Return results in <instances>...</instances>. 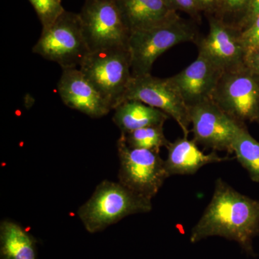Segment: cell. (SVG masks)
Returning <instances> with one entry per match:
<instances>
[{
	"label": "cell",
	"instance_id": "25",
	"mask_svg": "<svg viewBox=\"0 0 259 259\" xmlns=\"http://www.w3.org/2000/svg\"><path fill=\"white\" fill-rule=\"evenodd\" d=\"M199 11L207 17L214 16L218 9V0H195Z\"/></svg>",
	"mask_w": 259,
	"mask_h": 259
},
{
	"label": "cell",
	"instance_id": "2",
	"mask_svg": "<svg viewBox=\"0 0 259 259\" xmlns=\"http://www.w3.org/2000/svg\"><path fill=\"white\" fill-rule=\"evenodd\" d=\"M151 200L119 182L104 180L78 209L77 215L87 231L97 233L127 216L151 212Z\"/></svg>",
	"mask_w": 259,
	"mask_h": 259
},
{
	"label": "cell",
	"instance_id": "9",
	"mask_svg": "<svg viewBox=\"0 0 259 259\" xmlns=\"http://www.w3.org/2000/svg\"><path fill=\"white\" fill-rule=\"evenodd\" d=\"M127 100H137L171 116L182 129L184 137L188 138L191 126L189 107L168 78L161 79L151 74L133 76L121 103Z\"/></svg>",
	"mask_w": 259,
	"mask_h": 259
},
{
	"label": "cell",
	"instance_id": "8",
	"mask_svg": "<svg viewBox=\"0 0 259 259\" xmlns=\"http://www.w3.org/2000/svg\"><path fill=\"white\" fill-rule=\"evenodd\" d=\"M79 15L90 52L127 47L131 32L114 0H85Z\"/></svg>",
	"mask_w": 259,
	"mask_h": 259
},
{
	"label": "cell",
	"instance_id": "10",
	"mask_svg": "<svg viewBox=\"0 0 259 259\" xmlns=\"http://www.w3.org/2000/svg\"><path fill=\"white\" fill-rule=\"evenodd\" d=\"M194 141L213 151L233 153V144L241 126L211 100L189 106Z\"/></svg>",
	"mask_w": 259,
	"mask_h": 259
},
{
	"label": "cell",
	"instance_id": "17",
	"mask_svg": "<svg viewBox=\"0 0 259 259\" xmlns=\"http://www.w3.org/2000/svg\"><path fill=\"white\" fill-rule=\"evenodd\" d=\"M37 240L20 224L0 223V259H37Z\"/></svg>",
	"mask_w": 259,
	"mask_h": 259
},
{
	"label": "cell",
	"instance_id": "21",
	"mask_svg": "<svg viewBox=\"0 0 259 259\" xmlns=\"http://www.w3.org/2000/svg\"><path fill=\"white\" fill-rule=\"evenodd\" d=\"M35 10L42 29L52 25L65 11L62 0H29Z\"/></svg>",
	"mask_w": 259,
	"mask_h": 259
},
{
	"label": "cell",
	"instance_id": "22",
	"mask_svg": "<svg viewBox=\"0 0 259 259\" xmlns=\"http://www.w3.org/2000/svg\"><path fill=\"white\" fill-rule=\"evenodd\" d=\"M245 54L259 47V15L248 28L240 32Z\"/></svg>",
	"mask_w": 259,
	"mask_h": 259
},
{
	"label": "cell",
	"instance_id": "11",
	"mask_svg": "<svg viewBox=\"0 0 259 259\" xmlns=\"http://www.w3.org/2000/svg\"><path fill=\"white\" fill-rule=\"evenodd\" d=\"M207 18L209 32L197 42L198 54L223 72L245 65V50L240 37L241 31L215 17Z\"/></svg>",
	"mask_w": 259,
	"mask_h": 259
},
{
	"label": "cell",
	"instance_id": "1",
	"mask_svg": "<svg viewBox=\"0 0 259 259\" xmlns=\"http://www.w3.org/2000/svg\"><path fill=\"white\" fill-rule=\"evenodd\" d=\"M258 234L259 200L218 179L210 202L191 232V243L223 237L236 241L248 254L253 255V240Z\"/></svg>",
	"mask_w": 259,
	"mask_h": 259
},
{
	"label": "cell",
	"instance_id": "4",
	"mask_svg": "<svg viewBox=\"0 0 259 259\" xmlns=\"http://www.w3.org/2000/svg\"><path fill=\"white\" fill-rule=\"evenodd\" d=\"M32 52L62 69L79 67L90 53L79 15L65 10L52 25L42 29Z\"/></svg>",
	"mask_w": 259,
	"mask_h": 259
},
{
	"label": "cell",
	"instance_id": "18",
	"mask_svg": "<svg viewBox=\"0 0 259 259\" xmlns=\"http://www.w3.org/2000/svg\"><path fill=\"white\" fill-rule=\"evenodd\" d=\"M233 153L242 166L248 171L250 180L259 182V142L241 126L233 144Z\"/></svg>",
	"mask_w": 259,
	"mask_h": 259
},
{
	"label": "cell",
	"instance_id": "16",
	"mask_svg": "<svg viewBox=\"0 0 259 259\" xmlns=\"http://www.w3.org/2000/svg\"><path fill=\"white\" fill-rule=\"evenodd\" d=\"M114 110L112 120L123 134L149 126L164 125L169 117L161 110L137 100L122 102Z\"/></svg>",
	"mask_w": 259,
	"mask_h": 259
},
{
	"label": "cell",
	"instance_id": "3",
	"mask_svg": "<svg viewBox=\"0 0 259 259\" xmlns=\"http://www.w3.org/2000/svg\"><path fill=\"white\" fill-rule=\"evenodd\" d=\"M198 40L194 22L178 14L151 28L131 32L127 47L133 76L151 74L153 64L163 53L182 42Z\"/></svg>",
	"mask_w": 259,
	"mask_h": 259
},
{
	"label": "cell",
	"instance_id": "13",
	"mask_svg": "<svg viewBox=\"0 0 259 259\" xmlns=\"http://www.w3.org/2000/svg\"><path fill=\"white\" fill-rule=\"evenodd\" d=\"M222 74L217 66L198 54L190 66L168 79L189 107L210 100Z\"/></svg>",
	"mask_w": 259,
	"mask_h": 259
},
{
	"label": "cell",
	"instance_id": "19",
	"mask_svg": "<svg viewBox=\"0 0 259 259\" xmlns=\"http://www.w3.org/2000/svg\"><path fill=\"white\" fill-rule=\"evenodd\" d=\"M123 135L126 143L131 147L156 153H159L162 147H166L169 142L163 133V125L143 127Z\"/></svg>",
	"mask_w": 259,
	"mask_h": 259
},
{
	"label": "cell",
	"instance_id": "14",
	"mask_svg": "<svg viewBox=\"0 0 259 259\" xmlns=\"http://www.w3.org/2000/svg\"><path fill=\"white\" fill-rule=\"evenodd\" d=\"M166 148L168 156L165 160V167L168 177L194 175L206 165L229 160L214 152L205 154L199 150L194 140L188 138H180L174 142H168Z\"/></svg>",
	"mask_w": 259,
	"mask_h": 259
},
{
	"label": "cell",
	"instance_id": "12",
	"mask_svg": "<svg viewBox=\"0 0 259 259\" xmlns=\"http://www.w3.org/2000/svg\"><path fill=\"white\" fill-rule=\"evenodd\" d=\"M58 92L66 106L93 118L104 117L112 110L78 68L62 69Z\"/></svg>",
	"mask_w": 259,
	"mask_h": 259
},
{
	"label": "cell",
	"instance_id": "23",
	"mask_svg": "<svg viewBox=\"0 0 259 259\" xmlns=\"http://www.w3.org/2000/svg\"><path fill=\"white\" fill-rule=\"evenodd\" d=\"M168 6L174 11H181L190 15L192 20L199 22L201 12L196 4L195 0H164Z\"/></svg>",
	"mask_w": 259,
	"mask_h": 259
},
{
	"label": "cell",
	"instance_id": "26",
	"mask_svg": "<svg viewBox=\"0 0 259 259\" xmlns=\"http://www.w3.org/2000/svg\"><path fill=\"white\" fill-rule=\"evenodd\" d=\"M245 66L259 75V47L245 54Z\"/></svg>",
	"mask_w": 259,
	"mask_h": 259
},
{
	"label": "cell",
	"instance_id": "7",
	"mask_svg": "<svg viewBox=\"0 0 259 259\" xmlns=\"http://www.w3.org/2000/svg\"><path fill=\"white\" fill-rule=\"evenodd\" d=\"M120 161L118 182L136 194L152 199L168 178L159 153L132 148L121 134L117 141Z\"/></svg>",
	"mask_w": 259,
	"mask_h": 259
},
{
	"label": "cell",
	"instance_id": "15",
	"mask_svg": "<svg viewBox=\"0 0 259 259\" xmlns=\"http://www.w3.org/2000/svg\"><path fill=\"white\" fill-rule=\"evenodd\" d=\"M130 32L151 28L177 14L164 0H114Z\"/></svg>",
	"mask_w": 259,
	"mask_h": 259
},
{
	"label": "cell",
	"instance_id": "24",
	"mask_svg": "<svg viewBox=\"0 0 259 259\" xmlns=\"http://www.w3.org/2000/svg\"><path fill=\"white\" fill-rule=\"evenodd\" d=\"M259 15V0H250L244 17L238 27L240 31L245 30L253 23V20Z\"/></svg>",
	"mask_w": 259,
	"mask_h": 259
},
{
	"label": "cell",
	"instance_id": "5",
	"mask_svg": "<svg viewBox=\"0 0 259 259\" xmlns=\"http://www.w3.org/2000/svg\"><path fill=\"white\" fill-rule=\"evenodd\" d=\"M79 69L112 110L120 105L133 76L128 48L90 52Z\"/></svg>",
	"mask_w": 259,
	"mask_h": 259
},
{
	"label": "cell",
	"instance_id": "20",
	"mask_svg": "<svg viewBox=\"0 0 259 259\" xmlns=\"http://www.w3.org/2000/svg\"><path fill=\"white\" fill-rule=\"evenodd\" d=\"M250 0H218L215 18L238 29Z\"/></svg>",
	"mask_w": 259,
	"mask_h": 259
},
{
	"label": "cell",
	"instance_id": "6",
	"mask_svg": "<svg viewBox=\"0 0 259 259\" xmlns=\"http://www.w3.org/2000/svg\"><path fill=\"white\" fill-rule=\"evenodd\" d=\"M210 100L240 123L259 122V75L245 64L224 71Z\"/></svg>",
	"mask_w": 259,
	"mask_h": 259
}]
</instances>
